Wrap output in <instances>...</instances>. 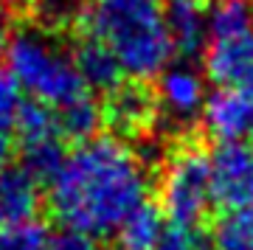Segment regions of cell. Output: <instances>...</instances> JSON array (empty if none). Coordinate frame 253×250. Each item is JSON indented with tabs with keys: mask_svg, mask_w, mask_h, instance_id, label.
Masks as SVG:
<instances>
[{
	"mask_svg": "<svg viewBox=\"0 0 253 250\" xmlns=\"http://www.w3.org/2000/svg\"><path fill=\"white\" fill-rule=\"evenodd\" d=\"M48 233L37 219L0 225V250H45Z\"/></svg>",
	"mask_w": 253,
	"mask_h": 250,
	"instance_id": "obj_16",
	"label": "cell"
},
{
	"mask_svg": "<svg viewBox=\"0 0 253 250\" xmlns=\"http://www.w3.org/2000/svg\"><path fill=\"white\" fill-rule=\"evenodd\" d=\"M9 79L28 101H37L56 118L90 101L93 90L82 79L76 59L45 28H20L6 48Z\"/></svg>",
	"mask_w": 253,
	"mask_h": 250,
	"instance_id": "obj_3",
	"label": "cell"
},
{
	"mask_svg": "<svg viewBox=\"0 0 253 250\" xmlns=\"http://www.w3.org/2000/svg\"><path fill=\"white\" fill-rule=\"evenodd\" d=\"M9 14H6V6L0 3V62L6 59V48H9Z\"/></svg>",
	"mask_w": 253,
	"mask_h": 250,
	"instance_id": "obj_20",
	"label": "cell"
},
{
	"mask_svg": "<svg viewBox=\"0 0 253 250\" xmlns=\"http://www.w3.org/2000/svg\"><path fill=\"white\" fill-rule=\"evenodd\" d=\"M211 194L222 211L253 208V146L217 143L211 155Z\"/></svg>",
	"mask_w": 253,
	"mask_h": 250,
	"instance_id": "obj_7",
	"label": "cell"
},
{
	"mask_svg": "<svg viewBox=\"0 0 253 250\" xmlns=\"http://www.w3.org/2000/svg\"><path fill=\"white\" fill-rule=\"evenodd\" d=\"M206 245L208 250H253V208L219 211Z\"/></svg>",
	"mask_w": 253,
	"mask_h": 250,
	"instance_id": "obj_15",
	"label": "cell"
},
{
	"mask_svg": "<svg viewBox=\"0 0 253 250\" xmlns=\"http://www.w3.org/2000/svg\"><path fill=\"white\" fill-rule=\"evenodd\" d=\"M26 104V96L9 76H0V135L14 138V126H17L20 110Z\"/></svg>",
	"mask_w": 253,
	"mask_h": 250,
	"instance_id": "obj_17",
	"label": "cell"
},
{
	"mask_svg": "<svg viewBox=\"0 0 253 250\" xmlns=\"http://www.w3.org/2000/svg\"><path fill=\"white\" fill-rule=\"evenodd\" d=\"M161 211L172 225L197 228L214 203L211 194V155L197 141H180L166 155L158 180Z\"/></svg>",
	"mask_w": 253,
	"mask_h": 250,
	"instance_id": "obj_5",
	"label": "cell"
},
{
	"mask_svg": "<svg viewBox=\"0 0 253 250\" xmlns=\"http://www.w3.org/2000/svg\"><path fill=\"white\" fill-rule=\"evenodd\" d=\"M206 76L191 65H169L158 76V90H155L158 110H163L174 121H189L200 116L206 107Z\"/></svg>",
	"mask_w": 253,
	"mask_h": 250,
	"instance_id": "obj_10",
	"label": "cell"
},
{
	"mask_svg": "<svg viewBox=\"0 0 253 250\" xmlns=\"http://www.w3.org/2000/svg\"><path fill=\"white\" fill-rule=\"evenodd\" d=\"M166 28L172 40V51L186 56H197L208 42V6L206 0H163Z\"/></svg>",
	"mask_w": 253,
	"mask_h": 250,
	"instance_id": "obj_11",
	"label": "cell"
},
{
	"mask_svg": "<svg viewBox=\"0 0 253 250\" xmlns=\"http://www.w3.org/2000/svg\"><path fill=\"white\" fill-rule=\"evenodd\" d=\"M79 23L82 37L107 48L124 79H155L174 56L163 0H90Z\"/></svg>",
	"mask_w": 253,
	"mask_h": 250,
	"instance_id": "obj_2",
	"label": "cell"
},
{
	"mask_svg": "<svg viewBox=\"0 0 253 250\" xmlns=\"http://www.w3.org/2000/svg\"><path fill=\"white\" fill-rule=\"evenodd\" d=\"M73 59H76V68H79L82 79L87 82L90 90L110 93L113 87H118L124 82V73L116 65V59L107 54V48H101L90 37H82L79 40L76 51H73Z\"/></svg>",
	"mask_w": 253,
	"mask_h": 250,
	"instance_id": "obj_14",
	"label": "cell"
},
{
	"mask_svg": "<svg viewBox=\"0 0 253 250\" xmlns=\"http://www.w3.org/2000/svg\"><path fill=\"white\" fill-rule=\"evenodd\" d=\"M149 194L144 158L116 135L76 143L48 180V203L65 228L107 236Z\"/></svg>",
	"mask_w": 253,
	"mask_h": 250,
	"instance_id": "obj_1",
	"label": "cell"
},
{
	"mask_svg": "<svg viewBox=\"0 0 253 250\" xmlns=\"http://www.w3.org/2000/svg\"><path fill=\"white\" fill-rule=\"evenodd\" d=\"M158 101L155 93L138 82H121L113 87L101 104V121H107L121 135H144L158 121Z\"/></svg>",
	"mask_w": 253,
	"mask_h": 250,
	"instance_id": "obj_9",
	"label": "cell"
},
{
	"mask_svg": "<svg viewBox=\"0 0 253 250\" xmlns=\"http://www.w3.org/2000/svg\"><path fill=\"white\" fill-rule=\"evenodd\" d=\"M45 250H101V248H99V239H96V236L62 225L59 231L48 233Z\"/></svg>",
	"mask_w": 253,
	"mask_h": 250,
	"instance_id": "obj_19",
	"label": "cell"
},
{
	"mask_svg": "<svg viewBox=\"0 0 253 250\" xmlns=\"http://www.w3.org/2000/svg\"><path fill=\"white\" fill-rule=\"evenodd\" d=\"M14 138H6V135H0V171L9 169V158H11V149H14Z\"/></svg>",
	"mask_w": 253,
	"mask_h": 250,
	"instance_id": "obj_21",
	"label": "cell"
},
{
	"mask_svg": "<svg viewBox=\"0 0 253 250\" xmlns=\"http://www.w3.org/2000/svg\"><path fill=\"white\" fill-rule=\"evenodd\" d=\"M206 132L217 143H251L253 141V90L217 87L206 98L200 113Z\"/></svg>",
	"mask_w": 253,
	"mask_h": 250,
	"instance_id": "obj_8",
	"label": "cell"
},
{
	"mask_svg": "<svg viewBox=\"0 0 253 250\" xmlns=\"http://www.w3.org/2000/svg\"><path fill=\"white\" fill-rule=\"evenodd\" d=\"M14 141H17L23 166L34 180H51L54 171L59 169L62 158L68 155L65 149V135L56 116L48 107L28 101L20 110L17 126H14Z\"/></svg>",
	"mask_w": 253,
	"mask_h": 250,
	"instance_id": "obj_6",
	"label": "cell"
},
{
	"mask_svg": "<svg viewBox=\"0 0 253 250\" xmlns=\"http://www.w3.org/2000/svg\"><path fill=\"white\" fill-rule=\"evenodd\" d=\"M155 250H208L206 236L197 228H186V225H169L163 231L161 242Z\"/></svg>",
	"mask_w": 253,
	"mask_h": 250,
	"instance_id": "obj_18",
	"label": "cell"
},
{
	"mask_svg": "<svg viewBox=\"0 0 253 250\" xmlns=\"http://www.w3.org/2000/svg\"><path fill=\"white\" fill-rule=\"evenodd\" d=\"M203 71L217 87L253 90V3L217 0L208 9Z\"/></svg>",
	"mask_w": 253,
	"mask_h": 250,
	"instance_id": "obj_4",
	"label": "cell"
},
{
	"mask_svg": "<svg viewBox=\"0 0 253 250\" xmlns=\"http://www.w3.org/2000/svg\"><path fill=\"white\" fill-rule=\"evenodd\" d=\"M37 206H40V188L26 169L0 171V225L34 219Z\"/></svg>",
	"mask_w": 253,
	"mask_h": 250,
	"instance_id": "obj_12",
	"label": "cell"
},
{
	"mask_svg": "<svg viewBox=\"0 0 253 250\" xmlns=\"http://www.w3.org/2000/svg\"><path fill=\"white\" fill-rule=\"evenodd\" d=\"M163 231H166L163 211L158 206H152V203H144L113 231L116 250H155Z\"/></svg>",
	"mask_w": 253,
	"mask_h": 250,
	"instance_id": "obj_13",
	"label": "cell"
},
{
	"mask_svg": "<svg viewBox=\"0 0 253 250\" xmlns=\"http://www.w3.org/2000/svg\"><path fill=\"white\" fill-rule=\"evenodd\" d=\"M23 3L34 6V9H59V6L68 3V0H23Z\"/></svg>",
	"mask_w": 253,
	"mask_h": 250,
	"instance_id": "obj_22",
	"label": "cell"
}]
</instances>
